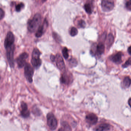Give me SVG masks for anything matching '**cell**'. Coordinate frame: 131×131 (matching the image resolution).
<instances>
[{"mask_svg":"<svg viewBox=\"0 0 131 131\" xmlns=\"http://www.w3.org/2000/svg\"><path fill=\"white\" fill-rule=\"evenodd\" d=\"M41 20V16L39 13L35 14L32 19L29 20L27 23V28L30 32H33L36 31L37 28L40 25Z\"/></svg>","mask_w":131,"mask_h":131,"instance_id":"1","label":"cell"},{"mask_svg":"<svg viewBox=\"0 0 131 131\" xmlns=\"http://www.w3.org/2000/svg\"><path fill=\"white\" fill-rule=\"evenodd\" d=\"M40 51L37 48H35L32 52V58L31 63L34 67L38 69L42 64V61L40 59Z\"/></svg>","mask_w":131,"mask_h":131,"instance_id":"2","label":"cell"},{"mask_svg":"<svg viewBox=\"0 0 131 131\" xmlns=\"http://www.w3.org/2000/svg\"><path fill=\"white\" fill-rule=\"evenodd\" d=\"M33 68L30 63H27L24 67V75L27 81L29 83H32L33 81L32 77L33 76Z\"/></svg>","mask_w":131,"mask_h":131,"instance_id":"3","label":"cell"},{"mask_svg":"<svg viewBox=\"0 0 131 131\" xmlns=\"http://www.w3.org/2000/svg\"><path fill=\"white\" fill-rule=\"evenodd\" d=\"M47 123L49 128L51 130H55L57 126V121L56 118L52 113H48L47 116Z\"/></svg>","mask_w":131,"mask_h":131,"instance_id":"4","label":"cell"},{"mask_svg":"<svg viewBox=\"0 0 131 131\" xmlns=\"http://www.w3.org/2000/svg\"><path fill=\"white\" fill-rule=\"evenodd\" d=\"M15 37L13 34L9 31L7 34L4 43V46L6 49L14 46Z\"/></svg>","mask_w":131,"mask_h":131,"instance_id":"5","label":"cell"},{"mask_svg":"<svg viewBox=\"0 0 131 131\" xmlns=\"http://www.w3.org/2000/svg\"><path fill=\"white\" fill-rule=\"evenodd\" d=\"M15 45L6 49L7 58L10 67L14 68V51L15 50Z\"/></svg>","mask_w":131,"mask_h":131,"instance_id":"6","label":"cell"},{"mask_svg":"<svg viewBox=\"0 0 131 131\" xmlns=\"http://www.w3.org/2000/svg\"><path fill=\"white\" fill-rule=\"evenodd\" d=\"M29 55L26 52H23L20 54L16 59L17 66L19 68H23L25 66L26 63V60Z\"/></svg>","mask_w":131,"mask_h":131,"instance_id":"7","label":"cell"},{"mask_svg":"<svg viewBox=\"0 0 131 131\" xmlns=\"http://www.w3.org/2000/svg\"><path fill=\"white\" fill-rule=\"evenodd\" d=\"M73 80V76L70 73L65 72L62 74L60 77V81L61 83L65 85H69L72 83Z\"/></svg>","mask_w":131,"mask_h":131,"instance_id":"8","label":"cell"},{"mask_svg":"<svg viewBox=\"0 0 131 131\" xmlns=\"http://www.w3.org/2000/svg\"><path fill=\"white\" fill-rule=\"evenodd\" d=\"M101 6L103 11L106 12H109L114 8V4L113 1L103 0L102 1Z\"/></svg>","mask_w":131,"mask_h":131,"instance_id":"9","label":"cell"},{"mask_svg":"<svg viewBox=\"0 0 131 131\" xmlns=\"http://www.w3.org/2000/svg\"><path fill=\"white\" fill-rule=\"evenodd\" d=\"M48 26V21L46 19H45L42 25L38 27L37 31L35 34L36 37L38 38L41 37L43 33L46 32Z\"/></svg>","mask_w":131,"mask_h":131,"instance_id":"10","label":"cell"},{"mask_svg":"<svg viewBox=\"0 0 131 131\" xmlns=\"http://www.w3.org/2000/svg\"><path fill=\"white\" fill-rule=\"evenodd\" d=\"M55 61H56L57 66L60 70L61 71L65 70V63L62 57L59 53H57L56 55Z\"/></svg>","mask_w":131,"mask_h":131,"instance_id":"11","label":"cell"},{"mask_svg":"<svg viewBox=\"0 0 131 131\" xmlns=\"http://www.w3.org/2000/svg\"><path fill=\"white\" fill-rule=\"evenodd\" d=\"M86 120L89 125H95L98 121V117L93 113H90L86 116Z\"/></svg>","mask_w":131,"mask_h":131,"instance_id":"12","label":"cell"},{"mask_svg":"<svg viewBox=\"0 0 131 131\" xmlns=\"http://www.w3.org/2000/svg\"><path fill=\"white\" fill-rule=\"evenodd\" d=\"M22 110L21 111V114L22 116L24 118H26L29 117L30 115L29 110H28L27 104L25 102H23L21 104Z\"/></svg>","mask_w":131,"mask_h":131,"instance_id":"13","label":"cell"},{"mask_svg":"<svg viewBox=\"0 0 131 131\" xmlns=\"http://www.w3.org/2000/svg\"><path fill=\"white\" fill-rule=\"evenodd\" d=\"M122 53L119 52L112 56L110 57V59L113 62L118 64L122 62Z\"/></svg>","mask_w":131,"mask_h":131,"instance_id":"14","label":"cell"},{"mask_svg":"<svg viewBox=\"0 0 131 131\" xmlns=\"http://www.w3.org/2000/svg\"><path fill=\"white\" fill-rule=\"evenodd\" d=\"M110 125L107 123H102L97 126L95 128V131H104L109 130L110 129Z\"/></svg>","mask_w":131,"mask_h":131,"instance_id":"15","label":"cell"},{"mask_svg":"<svg viewBox=\"0 0 131 131\" xmlns=\"http://www.w3.org/2000/svg\"><path fill=\"white\" fill-rule=\"evenodd\" d=\"M105 46L102 43H100L96 46V53L99 55H101L104 53L105 51Z\"/></svg>","mask_w":131,"mask_h":131,"instance_id":"16","label":"cell"},{"mask_svg":"<svg viewBox=\"0 0 131 131\" xmlns=\"http://www.w3.org/2000/svg\"><path fill=\"white\" fill-rule=\"evenodd\" d=\"M123 83L124 87L125 88L129 87L131 84V79L128 77H125L123 80Z\"/></svg>","mask_w":131,"mask_h":131,"instance_id":"17","label":"cell"},{"mask_svg":"<svg viewBox=\"0 0 131 131\" xmlns=\"http://www.w3.org/2000/svg\"><path fill=\"white\" fill-rule=\"evenodd\" d=\"M114 41V37L111 34H109L107 38V45L108 47H110L112 46Z\"/></svg>","mask_w":131,"mask_h":131,"instance_id":"18","label":"cell"},{"mask_svg":"<svg viewBox=\"0 0 131 131\" xmlns=\"http://www.w3.org/2000/svg\"><path fill=\"white\" fill-rule=\"evenodd\" d=\"M84 9L86 12L89 14H91L92 12V7H91V5L90 4H86L84 5Z\"/></svg>","mask_w":131,"mask_h":131,"instance_id":"19","label":"cell"},{"mask_svg":"<svg viewBox=\"0 0 131 131\" xmlns=\"http://www.w3.org/2000/svg\"><path fill=\"white\" fill-rule=\"evenodd\" d=\"M78 33V30L75 27H72L70 29V34L72 36H75L77 35Z\"/></svg>","mask_w":131,"mask_h":131,"instance_id":"20","label":"cell"},{"mask_svg":"<svg viewBox=\"0 0 131 131\" xmlns=\"http://www.w3.org/2000/svg\"><path fill=\"white\" fill-rule=\"evenodd\" d=\"M62 53L63 57L66 59H67L69 57V53L68 49L67 47H65L63 48L62 50Z\"/></svg>","mask_w":131,"mask_h":131,"instance_id":"21","label":"cell"},{"mask_svg":"<svg viewBox=\"0 0 131 131\" xmlns=\"http://www.w3.org/2000/svg\"><path fill=\"white\" fill-rule=\"evenodd\" d=\"M24 7V4L23 3H20L19 4H17L16 6V10L17 12H19L21 11V10Z\"/></svg>","mask_w":131,"mask_h":131,"instance_id":"22","label":"cell"},{"mask_svg":"<svg viewBox=\"0 0 131 131\" xmlns=\"http://www.w3.org/2000/svg\"><path fill=\"white\" fill-rule=\"evenodd\" d=\"M69 64L70 66L72 67L76 66L77 65V61L75 59L72 58L70 60Z\"/></svg>","mask_w":131,"mask_h":131,"instance_id":"23","label":"cell"},{"mask_svg":"<svg viewBox=\"0 0 131 131\" xmlns=\"http://www.w3.org/2000/svg\"><path fill=\"white\" fill-rule=\"evenodd\" d=\"M78 26L80 28H84L86 26V23L85 21L83 20H80L78 21Z\"/></svg>","mask_w":131,"mask_h":131,"instance_id":"24","label":"cell"},{"mask_svg":"<svg viewBox=\"0 0 131 131\" xmlns=\"http://www.w3.org/2000/svg\"><path fill=\"white\" fill-rule=\"evenodd\" d=\"M62 125L63 127V129L64 131H70L71 128H70V126H69V124L67 123L64 122Z\"/></svg>","mask_w":131,"mask_h":131,"instance_id":"25","label":"cell"},{"mask_svg":"<svg viewBox=\"0 0 131 131\" xmlns=\"http://www.w3.org/2000/svg\"><path fill=\"white\" fill-rule=\"evenodd\" d=\"M53 37L54 38V39H55L57 42H61V38H60V37L59 35L57 34L56 33L53 32Z\"/></svg>","mask_w":131,"mask_h":131,"instance_id":"26","label":"cell"},{"mask_svg":"<svg viewBox=\"0 0 131 131\" xmlns=\"http://www.w3.org/2000/svg\"><path fill=\"white\" fill-rule=\"evenodd\" d=\"M130 65H131V58H129L126 61V62L123 64V67L125 68V67H127Z\"/></svg>","mask_w":131,"mask_h":131,"instance_id":"27","label":"cell"},{"mask_svg":"<svg viewBox=\"0 0 131 131\" xmlns=\"http://www.w3.org/2000/svg\"><path fill=\"white\" fill-rule=\"evenodd\" d=\"M126 7L128 10L131 11V1H129L126 4Z\"/></svg>","mask_w":131,"mask_h":131,"instance_id":"28","label":"cell"},{"mask_svg":"<svg viewBox=\"0 0 131 131\" xmlns=\"http://www.w3.org/2000/svg\"><path fill=\"white\" fill-rule=\"evenodd\" d=\"M5 16V13L4 11L3 10L2 8L0 9V19L1 20H2L3 18Z\"/></svg>","mask_w":131,"mask_h":131,"instance_id":"29","label":"cell"},{"mask_svg":"<svg viewBox=\"0 0 131 131\" xmlns=\"http://www.w3.org/2000/svg\"><path fill=\"white\" fill-rule=\"evenodd\" d=\"M50 59L52 62H55L56 60V56L53 55H51L50 56Z\"/></svg>","mask_w":131,"mask_h":131,"instance_id":"30","label":"cell"},{"mask_svg":"<svg viewBox=\"0 0 131 131\" xmlns=\"http://www.w3.org/2000/svg\"><path fill=\"white\" fill-rule=\"evenodd\" d=\"M128 52L130 55H131V46L129 47L128 49Z\"/></svg>","mask_w":131,"mask_h":131,"instance_id":"31","label":"cell"},{"mask_svg":"<svg viewBox=\"0 0 131 131\" xmlns=\"http://www.w3.org/2000/svg\"><path fill=\"white\" fill-rule=\"evenodd\" d=\"M128 104L131 108V98H130L128 100Z\"/></svg>","mask_w":131,"mask_h":131,"instance_id":"32","label":"cell"},{"mask_svg":"<svg viewBox=\"0 0 131 131\" xmlns=\"http://www.w3.org/2000/svg\"><path fill=\"white\" fill-rule=\"evenodd\" d=\"M58 131H64V129H63V128H60L59 129V130H58Z\"/></svg>","mask_w":131,"mask_h":131,"instance_id":"33","label":"cell"}]
</instances>
